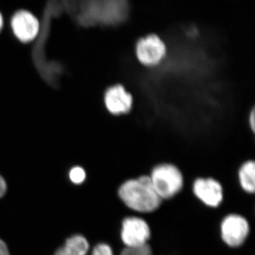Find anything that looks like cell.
Segmentation results:
<instances>
[{
    "label": "cell",
    "mask_w": 255,
    "mask_h": 255,
    "mask_svg": "<svg viewBox=\"0 0 255 255\" xmlns=\"http://www.w3.org/2000/svg\"><path fill=\"white\" fill-rule=\"evenodd\" d=\"M54 255H68V253H66V251L63 249V247L62 248H59V249L57 250L56 252H55Z\"/></svg>",
    "instance_id": "17"
},
{
    "label": "cell",
    "mask_w": 255,
    "mask_h": 255,
    "mask_svg": "<svg viewBox=\"0 0 255 255\" xmlns=\"http://www.w3.org/2000/svg\"><path fill=\"white\" fill-rule=\"evenodd\" d=\"M148 176L155 192L162 201L170 200L179 195L185 184L182 171L171 162L156 164Z\"/></svg>",
    "instance_id": "2"
},
{
    "label": "cell",
    "mask_w": 255,
    "mask_h": 255,
    "mask_svg": "<svg viewBox=\"0 0 255 255\" xmlns=\"http://www.w3.org/2000/svg\"><path fill=\"white\" fill-rule=\"evenodd\" d=\"M249 124L251 125L252 131L254 132L255 131V110L252 111L251 114H250L249 117Z\"/></svg>",
    "instance_id": "16"
},
{
    "label": "cell",
    "mask_w": 255,
    "mask_h": 255,
    "mask_svg": "<svg viewBox=\"0 0 255 255\" xmlns=\"http://www.w3.org/2000/svg\"><path fill=\"white\" fill-rule=\"evenodd\" d=\"M11 28L18 41L27 43L36 39L40 31V22L31 11L18 10L11 18Z\"/></svg>",
    "instance_id": "7"
},
{
    "label": "cell",
    "mask_w": 255,
    "mask_h": 255,
    "mask_svg": "<svg viewBox=\"0 0 255 255\" xmlns=\"http://www.w3.org/2000/svg\"><path fill=\"white\" fill-rule=\"evenodd\" d=\"M120 255H153V252L150 245H147L138 248H124L121 252Z\"/></svg>",
    "instance_id": "12"
},
{
    "label": "cell",
    "mask_w": 255,
    "mask_h": 255,
    "mask_svg": "<svg viewBox=\"0 0 255 255\" xmlns=\"http://www.w3.org/2000/svg\"><path fill=\"white\" fill-rule=\"evenodd\" d=\"M119 236L124 248H138L149 245L152 229L147 220L142 216L130 215L122 220Z\"/></svg>",
    "instance_id": "4"
},
{
    "label": "cell",
    "mask_w": 255,
    "mask_h": 255,
    "mask_svg": "<svg viewBox=\"0 0 255 255\" xmlns=\"http://www.w3.org/2000/svg\"><path fill=\"white\" fill-rule=\"evenodd\" d=\"M91 255H115L112 247L109 243H100L91 251Z\"/></svg>",
    "instance_id": "13"
},
{
    "label": "cell",
    "mask_w": 255,
    "mask_h": 255,
    "mask_svg": "<svg viewBox=\"0 0 255 255\" xmlns=\"http://www.w3.org/2000/svg\"><path fill=\"white\" fill-rule=\"evenodd\" d=\"M104 103L109 113L119 115L130 112L133 99L123 85L118 84L107 89L104 96Z\"/></svg>",
    "instance_id": "8"
},
{
    "label": "cell",
    "mask_w": 255,
    "mask_h": 255,
    "mask_svg": "<svg viewBox=\"0 0 255 255\" xmlns=\"http://www.w3.org/2000/svg\"><path fill=\"white\" fill-rule=\"evenodd\" d=\"M63 248L70 255H88L90 251L88 240L80 234L73 235L69 237Z\"/></svg>",
    "instance_id": "10"
},
{
    "label": "cell",
    "mask_w": 255,
    "mask_h": 255,
    "mask_svg": "<svg viewBox=\"0 0 255 255\" xmlns=\"http://www.w3.org/2000/svg\"><path fill=\"white\" fill-rule=\"evenodd\" d=\"M68 177L73 184L80 185L86 181V171L81 166H75L69 171Z\"/></svg>",
    "instance_id": "11"
},
{
    "label": "cell",
    "mask_w": 255,
    "mask_h": 255,
    "mask_svg": "<svg viewBox=\"0 0 255 255\" xmlns=\"http://www.w3.org/2000/svg\"><path fill=\"white\" fill-rule=\"evenodd\" d=\"M117 195L126 208L139 216L153 214L163 203L152 187L148 174L126 179L119 185Z\"/></svg>",
    "instance_id": "1"
},
{
    "label": "cell",
    "mask_w": 255,
    "mask_h": 255,
    "mask_svg": "<svg viewBox=\"0 0 255 255\" xmlns=\"http://www.w3.org/2000/svg\"><path fill=\"white\" fill-rule=\"evenodd\" d=\"M7 191V184L4 178L0 174V199L6 194Z\"/></svg>",
    "instance_id": "14"
},
{
    "label": "cell",
    "mask_w": 255,
    "mask_h": 255,
    "mask_svg": "<svg viewBox=\"0 0 255 255\" xmlns=\"http://www.w3.org/2000/svg\"><path fill=\"white\" fill-rule=\"evenodd\" d=\"M0 255H11L7 245L0 238Z\"/></svg>",
    "instance_id": "15"
},
{
    "label": "cell",
    "mask_w": 255,
    "mask_h": 255,
    "mask_svg": "<svg viewBox=\"0 0 255 255\" xmlns=\"http://www.w3.org/2000/svg\"><path fill=\"white\" fill-rule=\"evenodd\" d=\"M251 232L249 221L238 213L226 214L220 222V238L223 244L231 249H238L244 246Z\"/></svg>",
    "instance_id": "3"
},
{
    "label": "cell",
    "mask_w": 255,
    "mask_h": 255,
    "mask_svg": "<svg viewBox=\"0 0 255 255\" xmlns=\"http://www.w3.org/2000/svg\"><path fill=\"white\" fill-rule=\"evenodd\" d=\"M3 27H4V17H3L1 11H0V31L3 29Z\"/></svg>",
    "instance_id": "18"
},
{
    "label": "cell",
    "mask_w": 255,
    "mask_h": 255,
    "mask_svg": "<svg viewBox=\"0 0 255 255\" xmlns=\"http://www.w3.org/2000/svg\"><path fill=\"white\" fill-rule=\"evenodd\" d=\"M191 191L194 197L209 209H218L225 199L222 183L214 177L196 178L192 182Z\"/></svg>",
    "instance_id": "5"
},
{
    "label": "cell",
    "mask_w": 255,
    "mask_h": 255,
    "mask_svg": "<svg viewBox=\"0 0 255 255\" xmlns=\"http://www.w3.org/2000/svg\"><path fill=\"white\" fill-rule=\"evenodd\" d=\"M238 181L243 192L254 194L255 192V162L248 159L241 164L238 170Z\"/></svg>",
    "instance_id": "9"
},
{
    "label": "cell",
    "mask_w": 255,
    "mask_h": 255,
    "mask_svg": "<svg viewBox=\"0 0 255 255\" xmlns=\"http://www.w3.org/2000/svg\"><path fill=\"white\" fill-rule=\"evenodd\" d=\"M138 61L145 66L158 65L167 54V46L160 37L151 33L140 38L135 46Z\"/></svg>",
    "instance_id": "6"
}]
</instances>
